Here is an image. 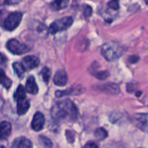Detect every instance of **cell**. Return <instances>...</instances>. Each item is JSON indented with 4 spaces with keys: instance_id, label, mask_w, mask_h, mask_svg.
Segmentation results:
<instances>
[{
    "instance_id": "8fae6325",
    "label": "cell",
    "mask_w": 148,
    "mask_h": 148,
    "mask_svg": "<svg viewBox=\"0 0 148 148\" xmlns=\"http://www.w3.org/2000/svg\"><path fill=\"white\" fill-rule=\"evenodd\" d=\"M12 132V125L8 121L0 123V140H6L10 137Z\"/></svg>"
},
{
    "instance_id": "3957f363",
    "label": "cell",
    "mask_w": 148,
    "mask_h": 148,
    "mask_svg": "<svg viewBox=\"0 0 148 148\" xmlns=\"http://www.w3.org/2000/svg\"><path fill=\"white\" fill-rule=\"evenodd\" d=\"M72 23H73V18L72 17H64L55 20L49 27V33L53 35L58 32L66 30L72 25Z\"/></svg>"
},
{
    "instance_id": "ac0fdd59",
    "label": "cell",
    "mask_w": 148,
    "mask_h": 148,
    "mask_svg": "<svg viewBox=\"0 0 148 148\" xmlns=\"http://www.w3.org/2000/svg\"><path fill=\"white\" fill-rule=\"evenodd\" d=\"M69 4V1L63 0V1H55L51 4V8L53 10H60L66 8Z\"/></svg>"
},
{
    "instance_id": "d4e9b609",
    "label": "cell",
    "mask_w": 148,
    "mask_h": 148,
    "mask_svg": "<svg viewBox=\"0 0 148 148\" xmlns=\"http://www.w3.org/2000/svg\"><path fill=\"white\" fill-rule=\"evenodd\" d=\"M92 8H91L90 6L87 5L86 7H85V10H84V15H85V17H88L92 14Z\"/></svg>"
},
{
    "instance_id": "d6986e66",
    "label": "cell",
    "mask_w": 148,
    "mask_h": 148,
    "mask_svg": "<svg viewBox=\"0 0 148 148\" xmlns=\"http://www.w3.org/2000/svg\"><path fill=\"white\" fill-rule=\"evenodd\" d=\"M95 138L99 140H105L108 137V132L106 130L103 128H98L95 132Z\"/></svg>"
},
{
    "instance_id": "83f0119b",
    "label": "cell",
    "mask_w": 148,
    "mask_h": 148,
    "mask_svg": "<svg viewBox=\"0 0 148 148\" xmlns=\"http://www.w3.org/2000/svg\"><path fill=\"white\" fill-rule=\"evenodd\" d=\"M129 60H130V62H131V63H135L136 62H137V61L139 60V57L137 56H130V59H129Z\"/></svg>"
},
{
    "instance_id": "9c48e42d",
    "label": "cell",
    "mask_w": 148,
    "mask_h": 148,
    "mask_svg": "<svg viewBox=\"0 0 148 148\" xmlns=\"http://www.w3.org/2000/svg\"><path fill=\"white\" fill-rule=\"evenodd\" d=\"M40 64V60L38 57L35 56H27L23 59V65L25 69H33L38 66Z\"/></svg>"
},
{
    "instance_id": "7a4b0ae2",
    "label": "cell",
    "mask_w": 148,
    "mask_h": 148,
    "mask_svg": "<svg viewBox=\"0 0 148 148\" xmlns=\"http://www.w3.org/2000/svg\"><path fill=\"white\" fill-rule=\"evenodd\" d=\"M101 53L106 60L112 62L119 59L123 53V49L114 42H108L101 47Z\"/></svg>"
},
{
    "instance_id": "603a6c76",
    "label": "cell",
    "mask_w": 148,
    "mask_h": 148,
    "mask_svg": "<svg viewBox=\"0 0 148 148\" xmlns=\"http://www.w3.org/2000/svg\"><path fill=\"white\" fill-rule=\"evenodd\" d=\"M66 138H67V140L69 143H74V141H75V136H74L73 133H72V132L66 130Z\"/></svg>"
},
{
    "instance_id": "9a60e30c",
    "label": "cell",
    "mask_w": 148,
    "mask_h": 148,
    "mask_svg": "<svg viewBox=\"0 0 148 148\" xmlns=\"http://www.w3.org/2000/svg\"><path fill=\"white\" fill-rule=\"evenodd\" d=\"M12 84V82L11 79L6 76L5 72L2 69H0V85H3L7 89H9L11 87Z\"/></svg>"
},
{
    "instance_id": "484cf974",
    "label": "cell",
    "mask_w": 148,
    "mask_h": 148,
    "mask_svg": "<svg viewBox=\"0 0 148 148\" xmlns=\"http://www.w3.org/2000/svg\"><path fill=\"white\" fill-rule=\"evenodd\" d=\"M82 148H98V147L96 145V143H94V142L90 141L87 143L86 145Z\"/></svg>"
},
{
    "instance_id": "277c9868",
    "label": "cell",
    "mask_w": 148,
    "mask_h": 148,
    "mask_svg": "<svg viewBox=\"0 0 148 148\" xmlns=\"http://www.w3.org/2000/svg\"><path fill=\"white\" fill-rule=\"evenodd\" d=\"M22 17H23V14L19 12L10 13L3 22V27L5 30H10V31L14 30L20 25L22 20Z\"/></svg>"
},
{
    "instance_id": "30bf717a",
    "label": "cell",
    "mask_w": 148,
    "mask_h": 148,
    "mask_svg": "<svg viewBox=\"0 0 148 148\" xmlns=\"http://www.w3.org/2000/svg\"><path fill=\"white\" fill-rule=\"evenodd\" d=\"M12 148H33V144L30 140L21 137L14 140Z\"/></svg>"
},
{
    "instance_id": "44dd1931",
    "label": "cell",
    "mask_w": 148,
    "mask_h": 148,
    "mask_svg": "<svg viewBox=\"0 0 148 148\" xmlns=\"http://www.w3.org/2000/svg\"><path fill=\"white\" fill-rule=\"evenodd\" d=\"M40 140L42 144L43 145V146L46 148L52 147V142L49 138H47V137L41 136V137H40Z\"/></svg>"
},
{
    "instance_id": "e0dca14e",
    "label": "cell",
    "mask_w": 148,
    "mask_h": 148,
    "mask_svg": "<svg viewBox=\"0 0 148 148\" xmlns=\"http://www.w3.org/2000/svg\"><path fill=\"white\" fill-rule=\"evenodd\" d=\"M101 88L103 90L107 91V92L114 94H118L120 92L119 88L118 85L114 83H108L106 84V85H104L101 86Z\"/></svg>"
},
{
    "instance_id": "2e32d148",
    "label": "cell",
    "mask_w": 148,
    "mask_h": 148,
    "mask_svg": "<svg viewBox=\"0 0 148 148\" xmlns=\"http://www.w3.org/2000/svg\"><path fill=\"white\" fill-rule=\"evenodd\" d=\"M12 66L17 77L19 78H23L25 75V68L24 67L23 64L19 63V62H14Z\"/></svg>"
},
{
    "instance_id": "7c38bea8",
    "label": "cell",
    "mask_w": 148,
    "mask_h": 148,
    "mask_svg": "<svg viewBox=\"0 0 148 148\" xmlns=\"http://www.w3.org/2000/svg\"><path fill=\"white\" fill-rule=\"evenodd\" d=\"M26 90L30 94H37L38 92V88L33 76L29 77L27 79L26 82Z\"/></svg>"
},
{
    "instance_id": "8992f818",
    "label": "cell",
    "mask_w": 148,
    "mask_h": 148,
    "mask_svg": "<svg viewBox=\"0 0 148 148\" xmlns=\"http://www.w3.org/2000/svg\"><path fill=\"white\" fill-rule=\"evenodd\" d=\"M134 122L139 129L148 132V114H137L134 117Z\"/></svg>"
},
{
    "instance_id": "7402d4cb",
    "label": "cell",
    "mask_w": 148,
    "mask_h": 148,
    "mask_svg": "<svg viewBox=\"0 0 148 148\" xmlns=\"http://www.w3.org/2000/svg\"><path fill=\"white\" fill-rule=\"evenodd\" d=\"M93 75L99 79H105L108 77V73L105 71H101V72H97L93 73Z\"/></svg>"
},
{
    "instance_id": "5bb4252c",
    "label": "cell",
    "mask_w": 148,
    "mask_h": 148,
    "mask_svg": "<svg viewBox=\"0 0 148 148\" xmlns=\"http://www.w3.org/2000/svg\"><path fill=\"white\" fill-rule=\"evenodd\" d=\"M14 98L17 103L23 101L26 99V92L25 89L22 85H20L16 90L15 93L14 95Z\"/></svg>"
},
{
    "instance_id": "ffe728a7",
    "label": "cell",
    "mask_w": 148,
    "mask_h": 148,
    "mask_svg": "<svg viewBox=\"0 0 148 148\" xmlns=\"http://www.w3.org/2000/svg\"><path fill=\"white\" fill-rule=\"evenodd\" d=\"M41 75L42 77H43V81L46 82V83H48L51 77V70L49 69V68L43 67V69H42Z\"/></svg>"
},
{
    "instance_id": "cb8c5ba5",
    "label": "cell",
    "mask_w": 148,
    "mask_h": 148,
    "mask_svg": "<svg viewBox=\"0 0 148 148\" xmlns=\"http://www.w3.org/2000/svg\"><path fill=\"white\" fill-rule=\"evenodd\" d=\"M108 7L111 9L114 10H116L118 9H119V1H111L108 3Z\"/></svg>"
},
{
    "instance_id": "52a82bcc",
    "label": "cell",
    "mask_w": 148,
    "mask_h": 148,
    "mask_svg": "<svg viewBox=\"0 0 148 148\" xmlns=\"http://www.w3.org/2000/svg\"><path fill=\"white\" fill-rule=\"evenodd\" d=\"M44 124L45 118L43 114L40 112L36 113L31 122L32 129L36 132L40 131L44 127Z\"/></svg>"
},
{
    "instance_id": "4316f807",
    "label": "cell",
    "mask_w": 148,
    "mask_h": 148,
    "mask_svg": "<svg viewBox=\"0 0 148 148\" xmlns=\"http://www.w3.org/2000/svg\"><path fill=\"white\" fill-rule=\"evenodd\" d=\"M7 57L3 53H0V64H4L7 62Z\"/></svg>"
},
{
    "instance_id": "6da1fadb",
    "label": "cell",
    "mask_w": 148,
    "mask_h": 148,
    "mask_svg": "<svg viewBox=\"0 0 148 148\" xmlns=\"http://www.w3.org/2000/svg\"><path fill=\"white\" fill-rule=\"evenodd\" d=\"M51 115L57 121H74L77 118L78 111L72 101L66 99L56 103L52 108Z\"/></svg>"
},
{
    "instance_id": "ba28073f",
    "label": "cell",
    "mask_w": 148,
    "mask_h": 148,
    "mask_svg": "<svg viewBox=\"0 0 148 148\" xmlns=\"http://www.w3.org/2000/svg\"><path fill=\"white\" fill-rule=\"evenodd\" d=\"M68 77L66 73L63 69H59L55 74L53 77V83L59 87H63L66 85Z\"/></svg>"
},
{
    "instance_id": "f1b7e54d",
    "label": "cell",
    "mask_w": 148,
    "mask_h": 148,
    "mask_svg": "<svg viewBox=\"0 0 148 148\" xmlns=\"http://www.w3.org/2000/svg\"><path fill=\"white\" fill-rule=\"evenodd\" d=\"M145 3H146V4H148V1H145Z\"/></svg>"
},
{
    "instance_id": "4fadbf2b",
    "label": "cell",
    "mask_w": 148,
    "mask_h": 148,
    "mask_svg": "<svg viewBox=\"0 0 148 148\" xmlns=\"http://www.w3.org/2000/svg\"><path fill=\"white\" fill-rule=\"evenodd\" d=\"M30 108V101L25 99L23 101L17 103V114L19 115H24Z\"/></svg>"
},
{
    "instance_id": "5b68a950",
    "label": "cell",
    "mask_w": 148,
    "mask_h": 148,
    "mask_svg": "<svg viewBox=\"0 0 148 148\" xmlns=\"http://www.w3.org/2000/svg\"><path fill=\"white\" fill-rule=\"evenodd\" d=\"M7 48L11 53L16 55H21L30 50L27 44L20 43L16 39H11L7 43Z\"/></svg>"
}]
</instances>
